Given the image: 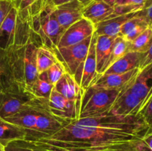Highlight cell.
<instances>
[{
  "label": "cell",
  "instance_id": "1",
  "mask_svg": "<svg viewBox=\"0 0 152 151\" xmlns=\"http://www.w3.org/2000/svg\"><path fill=\"white\" fill-rule=\"evenodd\" d=\"M50 0H37L31 10V29L42 45L54 50L64 30L54 15Z\"/></svg>",
  "mask_w": 152,
  "mask_h": 151
},
{
  "label": "cell",
  "instance_id": "2",
  "mask_svg": "<svg viewBox=\"0 0 152 151\" xmlns=\"http://www.w3.org/2000/svg\"><path fill=\"white\" fill-rule=\"evenodd\" d=\"M25 47L0 48V92L28 90L25 80Z\"/></svg>",
  "mask_w": 152,
  "mask_h": 151
},
{
  "label": "cell",
  "instance_id": "3",
  "mask_svg": "<svg viewBox=\"0 0 152 151\" xmlns=\"http://www.w3.org/2000/svg\"><path fill=\"white\" fill-rule=\"evenodd\" d=\"M31 33V16H21L13 7L0 27V48L24 47L29 41Z\"/></svg>",
  "mask_w": 152,
  "mask_h": 151
},
{
  "label": "cell",
  "instance_id": "4",
  "mask_svg": "<svg viewBox=\"0 0 152 151\" xmlns=\"http://www.w3.org/2000/svg\"><path fill=\"white\" fill-rule=\"evenodd\" d=\"M123 89H105L90 86L84 90L80 118L106 114Z\"/></svg>",
  "mask_w": 152,
  "mask_h": 151
},
{
  "label": "cell",
  "instance_id": "5",
  "mask_svg": "<svg viewBox=\"0 0 152 151\" xmlns=\"http://www.w3.org/2000/svg\"><path fill=\"white\" fill-rule=\"evenodd\" d=\"M92 36L79 44L53 50L58 60L62 62L67 72L74 76L80 85L83 66L88 53Z\"/></svg>",
  "mask_w": 152,
  "mask_h": 151
},
{
  "label": "cell",
  "instance_id": "6",
  "mask_svg": "<svg viewBox=\"0 0 152 151\" xmlns=\"http://www.w3.org/2000/svg\"><path fill=\"white\" fill-rule=\"evenodd\" d=\"M48 105V99L34 97L16 113L4 119L22 127L27 133L25 140H29L34 136L39 113Z\"/></svg>",
  "mask_w": 152,
  "mask_h": 151
},
{
  "label": "cell",
  "instance_id": "7",
  "mask_svg": "<svg viewBox=\"0 0 152 151\" xmlns=\"http://www.w3.org/2000/svg\"><path fill=\"white\" fill-rule=\"evenodd\" d=\"M71 121L54 115L50 111L48 105L39 113L34 136L28 141H36L50 137Z\"/></svg>",
  "mask_w": 152,
  "mask_h": 151
},
{
  "label": "cell",
  "instance_id": "8",
  "mask_svg": "<svg viewBox=\"0 0 152 151\" xmlns=\"http://www.w3.org/2000/svg\"><path fill=\"white\" fill-rule=\"evenodd\" d=\"M48 105L50 111L57 116L72 121L80 119L81 102L64 97L54 87L48 99Z\"/></svg>",
  "mask_w": 152,
  "mask_h": 151
},
{
  "label": "cell",
  "instance_id": "9",
  "mask_svg": "<svg viewBox=\"0 0 152 151\" xmlns=\"http://www.w3.org/2000/svg\"><path fill=\"white\" fill-rule=\"evenodd\" d=\"M94 32V25L86 18H82L64 31L59 38L56 48L69 47L79 44L91 36Z\"/></svg>",
  "mask_w": 152,
  "mask_h": 151
},
{
  "label": "cell",
  "instance_id": "10",
  "mask_svg": "<svg viewBox=\"0 0 152 151\" xmlns=\"http://www.w3.org/2000/svg\"><path fill=\"white\" fill-rule=\"evenodd\" d=\"M134 79L121 90L118 97L117 98L106 115H118V116L139 115L138 112L142 105V100L134 93H132L129 89L132 83L133 82Z\"/></svg>",
  "mask_w": 152,
  "mask_h": 151
},
{
  "label": "cell",
  "instance_id": "11",
  "mask_svg": "<svg viewBox=\"0 0 152 151\" xmlns=\"http://www.w3.org/2000/svg\"><path fill=\"white\" fill-rule=\"evenodd\" d=\"M41 45H42L41 41L32 30L29 41L25 45L24 53L25 85L27 90L30 92L39 75L37 65V48Z\"/></svg>",
  "mask_w": 152,
  "mask_h": 151
},
{
  "label": "cell",
  "instance_id": "12",
  "mask_svg": "<svg viewBox=\"0 0 152 151\" xmlns=\"http://www.w3.org/2000/svg\"><path fill=\"white\" fill-rule=\"evenodd\" d=\"M34 97L28 90L0 92V116L6 118L14 115Z\"/></svg>",
  "mask_w": 152,
  "mask_h": 151
},
{
  "label": "cell",
  "instance_id": "13",
  "mask_svg": "<svg viewBox=\"0 0 152 151\" xmlns=\"http://www.w3.org/2000/svg\"><path fill=\"white\" fill-rule=\"evenodd\" d=\"M85 6L79 0L55 6L54 15L61 28L65 31L68 27L83 18Z\"/></svg>",
  "mask_w": 152,
  "mask_h": 151
},
{
  "label": "cell",
  "instance_id": "14",
  "mask_svg": "<svg viewBox=\"0 0 152 151\" xmlns=\"http://www.w3.org/2000/svg\"><path fill=\"white\" fill-rule=\"evenodd\" d=\"M139 70L140 68H135L129 72L121 74L111 73L98 75L91 86L105 89L124 88L134 78Z\"/></svg>",
  "mask_w": 152,
  "mask_h": 151
},
{
  "label": "cell",
  "instance_id": "15",
  "mask_svg": "<svg viewBox=\"0 0 152 151\" xmlns=\"http://www.w3.org/2000/svg\"><path fill=\"white\" fill-rule=\"evenodd\" d=\"M83 16L95 25L110 18L115 17L114 5L102 0H94L85 7Z\"/></svg>",
  "mask_w": 152,
  "mask_h": 151
},
{
  "label": "cell",
  "instance_id": "16",
  "mask_svg": "<svg viewBox=\"0 0 152 151\" xmlns=\"http://www.w3.org/2000/svg\"><path fill=\"white\" fill-rule=\"evenodd\" d=\"M96 37H97V35L94 33L92 36L88 53L86 56L84 66H83V74H82V78L80 81V87L83 90H86V89L88 88L98 76V73L96 72V52H95Z\"/></svg>",
  "mask_w": 152,
  "mask_h": 151
},
{
  "label": "cell",
  "instance_id": "17",
  "mask_svg": "<svg viewBox=\"0 0 152 151\" xmlns=\"http://www.w3.org/2000/svg\"><path fill=\"white\" fill-rule=\"evenodd\" d=\"M54 88L68 99L77 101L82 103L84 90L76 81L74 76L66 72L57 81Z\"/></svg>",
  "mask_w": 152,
  "mask_h": 151
},
{
  "label": "cell",
  "instance_id": "18",
  "mask_svg": "<svg viewBox=\"0 0 152 151\" xmlns=\"http://www.w3.org/2000/svg\"><path fill=\"white\" fill-rule=\"evenodd\" d=\"M107 36H97L96 37L95 52H96V72L101 75L105 72L107 64L110 59L114 38Z\"/></svg>",
  "mask_w": 152,
  "mask_h": 151
},
{
  "label": "cell",
  "instance_id": "19",
  "mask_svg": "<svg viewBox=\"0 0 152 151\" xmlns=\"http://www.w3.org/2000/svg\"><path fill=\"white\" fill-rule=\"evenodd\" d=\"M137 12L129 14L121 15L110 18L106 20L95 25V33L97 36H107L110 37H117L120 35L122 26L131 18L134 17Z\"/></svg>",
  "mask_w": 152,
  "mask_h": 151
},
{
  "label": "cell",
  "instance_id": "20",
  "mask_svg": "<svg viewBox=\"0 0 152 151\" xmlns=\"http://www.w3.org/2000/svg\"><path fill=\"white\" fill-rule=\"evenodd\" d=\"M151 87L152 62L142 69H140L129 89L132 93H134L143 102Z\"/></svg>",
  "mask_w": 152,
  "mask_h": 151
},
{
  "label": "cell",
  "instance_id": "21",
  "mask_svg": "<svg viewBox=\"0 0 152 151\" xmlns=\"http://www.w3.org/2000/svg\"><path fill=\"white\" fill-rule=\"evenodd\" d=\"M143 56L144 53L129 52L124 56L112 64L109 68H107L102 74H121L129 72L135 68H140Z\"/></svg>",
  "mask_w": 152,
  "mask_h": 151
},
{
  "label": "cell",
  "instance_id": "22",
  "mask_svg": "<svg viewBox=\"0 0 152 151\" xmlns=\"http://www.w3.org/2000/svg\"><path fill=\"white\" fill-rule=\"evenodd\" d=\"M27 133L22 127L10 123L0 116V143L4 147L15 140L26 139Z\"/></svg>",
  "mask_w": 152,
  "mask_h": 151
},
{
  "label": "cell",
  "instance_id": "23",
  "mask_svg": "<svg viewBox=\"0 0 152 151\" xmlns=\"http://www.w3.org/2000/svg\"><path fill=\"white\" fill-rule=\"evenodd\" d=\"M149 26V24L137 16V14L134 17L129 19L122 26L120 36L124 37L129 42H132Z\"/></svg>",
  "mask_w": 152,
  "mask_h": 151
},
{
  "label": "cell",
  "instance_id": "24",
  "mask_svg": "<svg viewBox=\"0 0 152 151\" xmlns=\"http://www.w3.org/2000/svg\"><path fill=\"white\" fill-rule=\"evenodd\" d=\"M57 58L54 51L44 45H41L37 48V65L38 74L47 71L53 64L57 62Z\"/></svg>",
  "mask_w": 152,
  "mask_h": 151
},
{
  "label": "cell",
  "instance_id": "25",
  "mask_svg": "<svg viewBox=\"0 0 152 151\" xmlns=\"http://www.w3.org/2000/svg\"><path fill=\"white\" fill-rule=\"evenodd\" d=\"M54 86L50 83L47 72L41 73L38 75L31 88V92L35 97L48 99L52 89Z\"/></svg>",
  "mask_w": 152,
  "mask_h": 151
},
{
  "label": "cell",
  "instance_id": "26",
  "mask_svg": "<svg viewBox=\"0 0 152 151\" xmlns=\"http://www.w3.org/2000/svg\"><path fill=\"white\" fill-rule=\"evenodd\" d=\"M130 44L131 42L128 41L122 36H118L114 38L112 50H111V54L107 64L106 69L109 68L112 64L117 62L118 59L124 56L126 53L130 52Z\"/></svg>",
  "mask_w": 152,
  "mask_h": 151
},
{
  "label": "cell",
  "instance_id": "27",
  "mask_svg": "<svg viewBox=\"0 0 152 151\" xmlns=\"http://www.w3.org/2000/svg\"><path fill=\"white\" fill-rule=\"evenodd\" d=\"M152 44V28H147L130 44V51L145 53Z\"/></svg>",
  "mask_w": 152,
  "mask_h": 151
},
{
  "label": "cell",
  "instance_id": "28",
  "mask_svg": "<svg viewBox=\"0 0 152 151\" xmlns=\"http://www.w3.org/2000/svg\"><path fill=\"white\" fill-rule=\"evenodd\" d=\"M5 151H48L47 150L25 139L15 140L5 146Z\"/></svg>",
  "mask_w": 152,
  "mask_h": 151
},
{
  "label": "cell",
  "instance_id": "29",
  "mask_svg": "<svg viewBox=\"0 0 152 151\" xmlns=\"http://www.w3.org/2000/svg\"><path fill=\"white\" fill-rule=\"evenodd\" d=\"M138 114L143 118L148 126H152V87L142 102Z\"/></svg>",
  "mask_w": 152,
  "mask_h": 151
},
{
  "label": "cell",
  "instance_id": "30",
  "mask_svg": "<svg viewBox=\"0 0 152 151\" xmlns=\"http://www.w3.org/2000/svg\"><path fill=\"white\" fill-rule=\"evenodd\" d=\"M48 76L49 80L50 83L55 86V84L57 83V81L62 77V76L67 72L66 69L62 65V62L57 60V62L53 64L47 71Z\"/></svg>",
  "mask_w": 152,
  "mask_h": 151
},
{
  "label": "cell",
  "instance_id": "31",
  "mask_svg": "<svg viewBox=\"0 0 152 151\" xmlns=\"http://www.w3.org/2000/svg\"><path fill=\"white\" fill-rule=\"evenodd\" d=\"M37 0H12L13 7L22 16H31V10Z\"/></svg>",
  "mask_w": 152,
  "mask_h": 151
},
{
  "label": "cell",
  "instance_id": "32",
  "mask_svg": "<svg viewBox=\"0 0 152 151\" xmlns=\"http://www.w3.org/2000/svg\"><path fill=\"white\" fill-rule=\"evenodd\" d=\"M139 151H152V126H149L145 134L137 142Z\"/></svg>",
  "mask_w": 152,
  "mask_h": 151
},
{
  "label": "cell",
  "instance_id": "33",
  "mask_svg": "<svg viewBox=\"0 0 152 151\" xmlns=\"http://www.w3.org/2000/svg\"><path fill=\"white\" fill-rule=\"evenodd\" d=\"M137 16L142 18L149 25L152 23V0H146L142 9L137 11Z\"/></svg>",
  "mask_w": 152,
  "mask_h": 151
},
{
  "label": "cell",
  "instance_id": "34",
  "mask_svg": "<svg viewBox=\"0 0 152 151\" xmlns=\"http://www.w3.org/2000/svg\"><path fill=\"white\" fill-rule=\"evenodd\" d=\"M13 7L12 0H0V27Z\"/></svg>",
  "mask_w": 152,
  "mask_h": 151
},
{
  "label": "cell",
  "instance_id": "35",
  "mask_svg": "<svg viewBox=\"0 0 152 151\" xmlns=\"http://www.w3.org/2000/svg\"><path fill=\"white\" fill-rule=\"evenodd\" d=\"M146 0H115L113 5H137L142 7Z\"/></svg>",
  "mask_w": 152,
  "mask_h": 151
},
{
  "label": "cell",
  "instance_id": "36",
  "mask_svg": "<svg viewBox=\"0 0 152 151\" xmlns=\"http://www.w3.org/2000/svg\"><path fill=\"white\" fill-rule=\"evenodd\" d=\"M152 62V44L150 46L149 49L145 53H144L143 58H142V62L140 65V69H142L146 65H149Z\"/></svg>",
  "mask_w": 152,
  "mask_h": 151
},
{
  "label": "cell",
  "instance_id": "37",
  "mask_svg": "<svg viewBox=\"0 0 152 151\" xmlns=\"http://www.w3.org/2000/svg\"><path fill=\"white\" fill-rule=\"evenodd\" d=\"M51 2L53 3L54 6H58L60 5V4H65V3L69 2V1H73V0H50Z\"/></svg>",
  "mask_w": 152,
  "mask_h": 151
},
{
  "label": "cell",
  "instance_id": "38",
  "mask_svg": "<svg viewBox=\"0 0 152 151\" xmlns=\"http://www.w3.org/2000/svg\"><path fill=\"white\" fill-rule=\"evenodd\" d=\"M79 1L86 7V6H87L88 4H90V3L92 1H94V0H79Z\"/></svg>",
  "mask_w": 152,
  "mask_h": 151
},
{
  "label": "cell",
  "instance_id": "39",
  "mask_svg": "<svg viewBox=\"0 0 152 151\" xmlns=\"http://www.w3.org/2000/svg\"><path fill=\"white\" fill-rule=\"evenodd\" d=\"M102 1H105V2L108 3V4H111V5H113V4H114V2L115 1V0H102Z\"/></svg>",
  "mask_w": 152,
  "mask_h": 151
},
{
  "label": "cell",
  "instance_id": "40",
  "mask_svg": "<svg viewBox=\"0 0 152 151\" xmlns=\"http://www.w3.org/2000/svg\"><path fill=\"white\" fill-rule=\"evenodd\" d=\"M0 151H5V147L0 143Z\"/></svg>",
  "mask_w": 152,
  "mask_h": 151
},
{
  "label": "cell",
  "instance_id": "41",
  "mask_svg": "<svg viewBox=\"0 0 152 151\" xmlns=\"http://www.w3.org/2000/svg\"><path fill=\"white\" fill-rule=\"evenodd\" d=\"M150 27H151V28H152V23L151 24V25H150Z\"/></svg>",
  "mask_w": 152,
  "mask_h": 151
}]
</instances>
